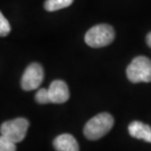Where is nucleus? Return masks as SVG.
<instances>
[{"label":"nucleus","mask_w":151,"mask_h":151,"mask_svg":"<svg viewBox=\"0 0 151 151\" xmlns=\"http://www.w3.org/2000/svg\"><path fill=\"white\" fill-rule=\"evenodd\" d=\"M114 125V118L109 113H100L86 124L83 134L89 140H97L107 134Z\"/></svg>","instance_id":"obj_1"},{"label":"nucleus","mask_w":151,"mask_h":151,"mask_svg":"<svg viewBox=\"0 0 151 151\" xmlns=\"http://www.w3.org/2000/svg\"><path fill=\"white\" fill-rule=\"evenodd\" d=\"M115 38V31L110 25L99 24L89 29L84 37V41L90 47L100 48L111 44Z\"/></svg>","instance_id":"obj_2"},{"label":"nucleus","mask_w":151,"mask_h":151,"mask_svg":"<svg viewBox=\"0 0 151 151\" xmlns=\"http://www.w3.org/2000/svg\"><path fill=\"white\" fill-rule=\"evenodd\" d=\"M127 77L134 83L151 81V60L145 56H137L127 68Z\"/></svg>","instance_id":"obj_3"},{"label":"nucleus","mask_w":151,"mask_h":151,"mask_svg":"<svg viewBox=\"0 0 151 151\" xmlns=\"http://www.w3.org/2000/svg\"><path fill=\"white\" fill-rule=\"evenodd\" d=\"M29 121L25 118H17V119L7 121L1 125L0 132L1 135L13 142H21L26 137L27 132L29 129Z\"/></svg>","instance_id":"obj_4"},{"label":"nucleus","mask_w":151,"mask_h":151,"mask_svg":"<svg viewBox=\"0 0 151 151\" xmlns=\"http://www.w3.org/2000/svg\"><path fill=\"white\" fill-rule=\"evenodd\" d=\"M43 78L44 72L42 66L38 63H32L24 72L21 78V86L27 91L37 89L42 83Z\"/></svg>","instance_id":"obj_5"},{"label":"nucleus","mask_w":151,"mask_h":151,"mask_svg":"<svg viewBox=\"0 0 151 151\" xmlns=\"http://www.w3.org/2000/svg\"><path fill=\"white\" fill-rule=\"evenodd\" d=\"M48 93H49L50 103L62 104L68 101L70 97V91L67 83L61 80H55L50 83L48 87Z\"/></svg>","instance_id":"obj_6"},{"label":"nucleus","mask_w":151,"mask_h":151,"mask_svg":"<svg viewBox=\"0 0 151 151\" xmlns=\"http://www.w3.org/2000/svg\"><path fill=\"white\" fill-rule=\"evenodd\" d=\"M129 132L132 137L145 140L151 143V128L144 123L134 121L129 125Z\"/></svg>","instance_id":"obj_7"},{"label":"nucleus","mask_w":151,"mask_h":151,"mask_svg":"<svg viewBox=\"0 0 151 151\" xmlns=\"http://www.w3.org/2000/svg\"><path fill=\"white\" fill-rule=\"evenodd\" d=\"M53 146L56 151H80L77 140L70 134L58 135L53 141Z\"/></svg>","instance_id":"obj_8"},{"label":"nucleus","mask_w":151,"mask_h":151,"mask_svg":"<svg viewBox=\"0 0 151 151\" xmlns=\"http://www.w3.org/2000/svg\"><path fill=\"white\" fill-rule=\"evenodd\" d=\"M73 2L74 0H46L44 2V9L48 12H54L69 7Z\"/></svg>","instance_id":"obj_9"},{"label":"nucleus","mask_w":151,"mask_h":151,"mask_svg":"<svg viewBox=\"0 0 151 151\" xmlns=\"http://www.w3.org/2000/svg\"><path fill=\"white\" fill-rule=\"evenodd\" d=\"M35 101L39 104H47L50 103L49 93H48V89L46 88H39L37 90V94H35Z\"/></svg>","instance_id":"obj_10"},{"label":"nucleus","mask_w":151,"mask_h":151,"mask_svg":"<svg viewBox=\"0 0 151 151\" xmlns=\"http://www.w3.org/2000/svg\"><path fill=\"white\" fill-rule=\"evenodd\" d=\"M0 151H16V143L4 137H0Z\"/></svg>","instance_id":"obj_11"},{"label":"nucleus","mask_w":151,"mask_h":151,"mask_svg":"<svg viewBox=\"0 0 151 151\" xmlns=\"http://www.w3.org/2000/svg\"><path fill=\"white\" fill-rule=\"evenodd\" d=\"M10 31H11V27L8 20L6 19L2 13H0V35L2 37H6V35H9Z\"/></svg>","instance_id":"obj_12"},{"label":"nucleus","mask_w":151,"mask_h":151,"mask_svg":"<svg viewBox=\"0 0 151 151\" xmlns=\"http://www.w3.org/2000/svg\"><path fill=\"white\" fill-rule=\"evenodd\" d=\"M146 43L151 48V32L147 35V37H146Z\"/></svg>","instance_id":"obj_13"}]
</instances>
